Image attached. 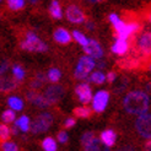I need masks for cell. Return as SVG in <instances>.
I'll list each match as a JSON object with an SVG mask.
<instances>
[{
  "mask_svg": "<svg viewBox=\"0 0 151 151\" xmlns=\"http://www.w3.org/2000/svg\"><path fill=\"white\" fill-rule=\"evenodd\" d=\"M43 84L44 82L42 81V80H40V79H37V78H35L31 82H29V86H31L33 90H38V88H41L42 86H43Z\"/></svg>",
  "mask_w": 151,
  "mask_h": 151,
  "instance_id": "cell-35",
  "label": "cell"
},
{
  "mask_svg": "<svg viewBox=\"0 0 151 151\" xmlns=\"http://www.w3.org/2000/svg\"><path fill=\"white\" fill-rule=\"evenodd\" d=\"M27 1H28V3H31V4H37V3L40 1V0H27Z\"/></svg>",
  "mask_w": 151,
  "mask_h": 151,
  "instance_id": "cell-43",
  "label": "cell"
},
{
  "mask_svg": "<svg viewBox=\"0 0 151 151\" xmlns=\"http://www.w3.org/2000/svg\"><path fill=\"white\" fill-rule=\"evenodd\" d=\"M116 139H117V134H116L114 130H112V129H107V130L101 133V141L107 147H112L113 145H114Z\"/></svg>",
  "mask_w": 151,
  "mask_h": 151,
  "instance_id": "cell-16",
  "label": "cell"
},
{
  "mask_svg": "<svg viewBox=\"0 0 151 151\" xmlns=\"http://www.w3.org/2000/svg\"><path fill=\"white\" fill-rule=\"evenodd\" d=\"M128 49H129V43L127 42V40L118 38L117 37V41L112 46V52L118 55H124V54H127Z\"/></svg>",
  "mask_w": 151,
  "mask_h": 151,
  "instance_id": "cell-14",
  "label": "cell"
},
{
  "mask_svg": "<svg viewBox=\"0 0 151 151\" xmlns=\"http://www.w3.org/2000/svg\"><path fill=\"white\" fill-rule=\"evenodd\" d=\"M7 103H9V106L14 111H21L22 108H24V101H22L21 99H19V97H16V96L9 97Z\"/></svg>",
  "mask_w": 151,
  "mask_h": 151,
  "instance_id": "cell-21",
  "label": "cell"
},
{
  "mask_svg": "<svg viewBox=\"0 0 151 151\" xmlns=\"http://www.w3.org/2000/svg\"><path fill=\"white\" fill-rule=\"evenodd\" d=\"M49 14L52 17H54L57 20L63 17V11H62V7H60V4L58 0H53L52 1L50 6H49Z\"/></svg>",
  "mask_w": 151,
  "mask_h": 151,
  "instance_id": "cell-18",
  "label": "cell"
},
{
  "mask_svg": "<svg viewBox=\"0 0 151 151\" xmlns=\"http://www.w3.org/2000/svg\"><path fill=\"white\" fill-rule=\"evenodd\" d=\"M54 40L55 42L60 43V44H68L70 41H71V35L66 31L65 28H57L54 31Z\"/></svg>",
  "mask_w": 151,
  "mask_h": 151,
  "instance_id": "cell-15",
  "label": "cell"
},
{
  "mask_svg": "<svg viewBox=\"0 0 151 151\" xmlns=\"http://www.w3.org/2000/svg\"><path fill=\"white\" fill-rule=\"evenodd\" d=\"M12 74H14V78L15 79L21 81V80H24L26 73H25V69L21 65H14L12 66Z\"/></svg>",
  "mask_w": 151,
  "mask_h": 151,
  "instance_id": "cell-26",
  "label": "cell"
},
{
  "mask_svg": "<svg viewBox=\"0 0 151 151\" xmlns=\"http://www.w3.org/2000/svg\"><path fill=\"white\" fill-rule=\"evenodd\" d=\"M86 28H87V29H93V28H95L93 22H91V21H87V22H86Z\"/></svg>",
  "mask_w": 151,
  "mask_h": 151,
  "instance_id": "cell-40",
  "label": "cell"
},
{
  "mask_svg": "<svg viewBox=\"0 0 151 151\" xmlns=\"http://www.w3.org/2000/svg\"><path fill=\"white\" fill-rule=\"evenodd\" d=\"M84 52L87 55L92 57L93 59H101L103 55L102 47L100 46V43L95 40H88L87 44L84 46Z\"/></svg>",
  "mask_w": 151,
  "mask_h": 151,
  "instance_id": "cell-9",
  "label": "cell"
},
{
  "mask_svg": "<svg viewBox=\"0 0 151 151\" xmlns=\"http://www.w3.org/2000/svg\"><path fill=\"white\" fill-rule=\"evenodd\" d=\"M95 138V134L93 133H91V132H86L84 135L81 137V144H82V146H87L90 142L92 141V139Z\"/></svg>",
  "mask_w": 151,
  "mask_h": 151,
  "instance_id": "cell-32",
  "label": "cell"
},
{
  "mask_svg": "<svg viewBox=\"0 0 151 151\" xmlns=\"http://www.w3.org/2000/svg\"><path fill=\"white\" fill-rule=\"evenodd\" d=\"M138 48L145 55H151V32L142 33L138 38Z\"/></svg>",
  "mask_w": 151,
  "mask_h": 151,
  "instance_id": "cell-11",
  "label": "cell"
},
{
  "mask_svg": "<svg viewBox=\"0 0 151 151\" xmlns=\"http://www.w3.org/2000/svg\"><path fill=\"white\" fill-rule=\"evenodd\" d=\"M120 150H134V147L133 146H124V147H122Z\"/></svg>",
  "mask_w": 151,
  "mask_h": 151,
  "instance_id": "cell-42",
  "label": "cell"
},
{
  "mask_svg": "<svg viewBox=\"0 0 151 151\" xmlns=\"http://www.w3.org/2000/svg\"><path fill=\"white\" fill-rule=\"evenodd\" d=\"M15 112L12 111V108L11 109H6V111H4L3 112V114H1V118H3V120L5 123H11V122H14L15 120Z\"/></svg>",
  "mask_w": 151,
  "mask_h": 151,
  "instance_id": "cell-29",
  "label": "cell"
},
{
  "mask_svg": "<svg viewBox=\"0 0 151 151\" xmlns=\"http://www.w3.org/2000/svg\"><path fill=\"white\" fill-rule=\"evenodd\" d=\"M75 93L78 95L81 103H88L92 99V90L88 84H80L75 87Z\"/></svg>",
  "mask_w": 151,
  "mask_h": 151,
  "instance_id": "cell-10",
  "label": "cell"
},
{
  "mask_svg": "<svg viewBox=\"0 0 151 151\" xmlns=\"http://www.w3.org/2000/svg\"><path fill=\"white\" fill-rule=\"evenodd\" d=\"M135 128L142 138L151 139V114H140L135 122Z\"/></svg>",
  "mask_w": 151,
  "mask_h": 151,
  "instance_id": "cell-5",
  "label": "cell"
},
{
  "mask_svg": "<svg viewBox=\"0 0 151 151\" xmlns=\"http://www.w3.org/2000/svg\"><path fill=\"white\" fill-rule=\"evenodd\" d=\"M127 86H128V79H127V78H123V79H122V82H120V84L114 88V91H116L117 93L123 92L124 90L127 88Z\"/></svg>",
  "mask_w": 151,
  "mask_h": 151,
  "instance_id": "cell-34",
  "label": "cell"
},
{
  "mask_svg": "<svg viewBox=\"0 0 151 151\" xmlns=\"http://www.w3.org/2000/svg\"><path fill=\"white\" fill-rule=\"evenodd\" d=\"M118 64L120 68H123V69H135V68L139 66V60L134 59V58H125V59L120 60Z\"/></svg>",
  "mask_w": 151,
  "mask_h": 151,
  "instance_id": "cell-19",
  "label": "cell"
},
{
  "mask_svg": "<svg viewBox=\"0 0 151 151\" xmlns=\"http://www.w3.org/2000/svg\"><path fill=\"white\" fill-rule=\"evenodd\" d=\"M42 147L46 151H55L57 150V142L53 138L48 137L42 141Z\"/></svg>",
  "mask_w": 151,
  "mask_h": 151,
  "instance_id": "cell-23",
  "label": "cell"
},
{
  "mask_svg": "<svg viewBox=\"0 0 151 151\" xmlns=\"http://www.w3.org/2000/svg\"><path fill=\"white\" fill-rule=\"evenodd\" d=\"M20 84V81L16 79H12L10 76H5L4 74H0V91L7 92V91H12L15 90Z\"/></svg>",
  "mask_w": 151,
  "mask_h": 151,
  "instance_id": "cell-12",
  "label": "cell"
},
{
  "mask_svg": "<svg viewBox=\"0 0 151 151\" xmlns=\"http://www.w3.org/2000/svg\"><path fill=\"white\" fill-rule=\"evenodd\" d=\"M66 19L73 24H82L85 22V14L79 6L69 5L66 9Z\"/></svg>",
  "mask_w": 151,
  "mask_h": 151,
  "instance_id": "cell-8",
  "label": "cell"
},
{
  "mask_svg": "<svg viewBox=\"0 0 151 151\" xmlns=\"http://www.w3.org/2000/svg\"><path fill=\"white\" fill-rule=\"evenodd\" d=\"M104 66V63H99V68H103Z\"/></svg>",
  "mask_w": 151,
  "mask_h": 151,
  "instance_id": "cell-45",
  "label": "cell"
},
{
  "mask_svg": "<svg viewBox=\"0 0 151 151\" xmlns=\"http://www.w3.org/2000/svg\"><path fill=\"white\" fill-rule=\"evenodd\" d=\"M75 123H76V120H75L74 118H71V117H69V118H66V119H65L64 127H65V128H71V127L75 125Z\"/></svg>",
  "mask_w": 151,
  "mask_h": 151,
  "instance_id": "cell-38",
  "label": "cell"
},
{
  "mask_svg": "<svg viewBox=\"0 0 151 151\" xmlns=\"http://www.w3.org/2000/svg\"><path fill=\"white\" fill-rule=\"evenodd\" d=\"M57 138H58V141L60 142V144H65V142H68V139H69L66 132H59Z\"/></svg>",
  "mask_w": 151,
  "mask_h": 151,
  "instance_id": "cell-36",
  "label": "cell"
},
{
  "mask_svg": "<svg viewBox=\"0 0 151 151\" xmlns=\"http://www.w3.org/2000/svg\"><path fill=\"white\" fill-rule=\"evenodd\" d=\"M60 78H62V73H60L59 69H57V68H52V69H49V71H48V80L49 81L58 82Z\"/></svg>",
  "mask_w": 151,
  "mask_h": 151,
  "instance_id": "cell-27",
  "label": "cell"
},
{
  "mask_svg": "<svg viewBox=\"0 0 151 151\" xmlns=\"http://www.w3.org/2000/svg\"><path fill=\"white\" fill-rule=\"evenodd\" d=\"M124 109L130 114H144L150 107L149 96L142 91H130L123 100Z\"/></svg>",
  "mask_w": 151,
  "mask_h": 151,
  "instance_id": "cell-1",
  "label": "cell"
},
{
  "mask_svg": "<svg viewBox=\"0 0 151 151\" xmlns=\"http://www.w3.org/2000/svg\"><path fill=\"white\" fill-rule=\"evenodd\" d=\"M11 135V129L6 124H0V140H7Z\"/></svg>",
  "mask_w": 151,
  "mask_h": 151,
  "instance_id": "cell-28",
  "label": "cell"
},
{
  "mask_svg": "<svg viewBox=\"0 0 151 151\" xmlns=\"http://www.w3.org/2000/svg\"><path fill=\"white\" fill-rule=\"evenodd\" d=\"M116 78H117V74L114 71H109L108 75H107V78H106V80H107L108 82H113L116 80Z\"/></svg>",
  "mask_w": 151,
  "mask_h": 151,
  "instance_id": "cell-39",
  "label": "cell"
},
{
  "mask_svg": "<svg viewBox=\"0 0 151 151\" xmlns=\"http://www.w3.org/2000/svg\"><path fill=\"white\" fill-rule=\"evenodd\" d=\"M52 124H53V116L50 113L44 112L36 117L32 124L29 125V130L33 134H41V133L47 132Z\"/></svg>",
  "mask_w": 151,
  "mask_h": 151,
  "instance_id": "cell-4",
  "label": "cell"
},
{
  "mask_svg": "<svg viewBox=\"0 0 151 151\" xmlns=\"http://www.w3.org/2000/svg\"><path fill=\"white\" fill-rule=\"evenodd\" d=\"M95 66H96V63H95L92 57H90V55L81 57L79 63H78L76 69H75V71H74V76L76 79H79V80L88 79V74Z\"/></svg>",
  "mask_w": 151,
  "mask_h": 151,
  "instance_id": "cell-3",
  "label": "cell"
},
{
  "mask_svg": "<svg viewBox=\"0 0 151 151\" xmlns=\"http://www.w3.org/2000/svg\"><path fill=\"white\" fill-rule=\"evenodd\" d=\"M87 1H90V3H100V1H102V0H87Z\"/></svg>",
  "mask_w": 151,
  "mask_h": 151,
  "instance_id": "cell-44",
  "label": "cell"
},
{
  "mask_svg": "<svg viewBox=\"0 0 151 151\" xmlns=\"http://www.w3.org/2000/svg\"><path fill=\"white\" fill-rule=\"evenodd\" d=\"M26 97L31 103L38 106V107H41V108H47L49 106V102L46 100V97H44L43 95L37 93L36 91H33V90L32 91H29V92H27Z\"/></svg>",
  "mask_w": 151,
  "mask_h": 151,
  "instance_id": "cell-13",
  "label": "cell"
},
{
  "mask_svg": "<svg viewBox=\"0 0 151 151\" xmlns=\"http://www.w3.org/2000/svg\"><path fill=\"white\" fill-rule=\"evenodd\" d=\"M9 62H6V60H3V63L0 64V74H5L7 71V69H9Z\"/></svg>",
  "mask_w": 151,
  "mask_h": 151,
  "instance_id": "cell-37",
  "label": "cell"
},
{
  "mask_svg": "<svg viewBox=\"0 0 151 151\" xmlns=\"http://www.w3.org/2000/svg\"><path fill=\"white\" fill-rule=\"evenodd\" d=\"M1 150L4 151H17L19 147L15 142H11V141H5L1 144Z\"/></svg>",
  "mask_w": 151,
  "mask_h": 151,
  "instance_id": "cell-33",
  "label": "cell"
},
{
  "mask_svg": "<svg viewBox=\"0 0 151 151\" xmlns=\"http://www.w3.org/2000/svg\"><path fill=\"white\" fill-rule=\"evenodd\" d=\"M74 114L79 118H90L92 114V111L88 107H76L74 109Z\"/></svg>",
  "mask_w": 151,
  "mask_h": 151,
  "instance_id": "cell-22",
  "label": "cell"
},
{
  "mask_svg": "<svg viewBox=\"0 0 151 151\" xmlns=\"http://www.w3.org/2000/svg\"><path fill=\"white\" fill-rule=\"evenodd\" d=\"M109 100V92L107 91H99L95 97H93V101H92V108L95 112L97 113H101L106 109L107 107V103Z\"/></svg>",
  "mask_w": 151,
  "mask_h": 151,
  "instance_id": "cell-7",
  "label": "cell"
},
{
  "mask_svg": "<svg viewBox=\"0 0 151 151\" xmlns=\"http://www.w3.org/2000/svg\"><path fill=\"white\" fill-rule=\"evenodd\" d=\"M43 96L46 97V100L49 102V104L57 103L64 96V87L60 85H52L46 90Z\"/></svg>",
  "mask_w": 151,
  "mask_h": 151,
  "instance_id": "cell-6",
  "label": "cell"
},
{
  "mask_svg": "<svg viewBox=\"0 0 151 151\" xmlns=\"http://www.w3.org/2000/svg\"><path fill=\"white\" fill-rule=\"evenodd\" d=\"M20 47L24 49V50H27V52H38V53H42V52H47L48 50V46L43 41H41L37 35L32 31H28L26 33V40L22 41Z\"/></svg>",
  "mask_w": 151,
  "mask_h": 151,
  "instance_id": "cell-2",
  "label": "cell"
},
{
  "mask_svg": "<svg viewBox=\"0 0 151 151\" xmlns=\"http://www.w3.org/2000/svg\"><path fill=\"white\" fill-rule=\"evenodd\" d=\"M145 150H146V151H151V139H149V141H146Z\"/></svg>",
  "mask_w": 151,
  "mask_h": 151,
  "instance_id": "cell-41",
  "label": "cell"
},
{
  "mask_svg": "<svg viewBox=\"0 0 151 151\" xmlns=\"http://www.w3.org/2000/svg\"><path fill=\"white\" fill-rule=\"evenodd\" d=\"M87 81H92L97 85H101L106 81V76H104V74L101 73V71H95V73L91 74V76L88 78Z\"/></svg>",
  "mask_w": 151,
  "mask_h": 151,
  "instance_id": "cell-24",
  "label": "cell"
},
{
  "mask_svg": "<svg viewBox=\"0 0 151 151\" xmlns=\"http://www.w3.org/2000/svg\"><path fill=\"white\" fill-rule=\"evenodd\" d=\"M73 37L78 41V43H79V44H81L82 47L86 46L87 42H88V40L85 37V35H82L80 31H74V32H73Z\"/></svg>",
  "mask_w": 151,
  "mask_h": 151,
  "instance_id": "cell-31",
  "label": "cell"
},
{
  "mask_svg": "<svg viewBox=\"0 0 151 151\" xmlns=\"http://www.w3.org/2000/svg\"><path fill=\"white\" fill-rule=\"evenodd\" d=\"M139 24H137V22H132V24H125V26L123 27V29L122 31H119L118 33H117V37L118 38H124V40H127L128 37H129L130 35H133L134 32H137L138 29H139Z\"/></svg>",
  "mask_w": 151,
  "mask_h": 151,
  "instance_id": "cell-17",
  "label": "cell"
},
{
  "mask_svg": "<svg viewBox=\"0 0 151 151\" xmlns=\"http://www.w3.org/2000/svg\"><path fill=\"white\" fill-rule=\"evenodd\" d=\"M150 22H151V15H150Z\"/></svg>",
  "mask_w": 151,
  "mask_h": 151,
  "instance_id": "cell-46",
  "label": "cell"
},
{
  "mask_svg": "<svg viewBox=\"0 0 151 151\" xmlns=\"http://www.w3.org/2000/svg\"><path fill=\"white\" fill-rule=\"evenodd\" d=\"M7 1V6H9L10 10L17 11L25 7V0H6Z\"/></svg>",
  "mask_w": 151,
  "mask_h": 151,
  "instance_id": "cell-25",
  "label": "cell"
},
{
  "mask_svg": "<svg viewBox=\"0 0 151 151\" xmlns=\"http://www.w3.org/2000/svg\"><path fill=\"white\" fill-rule=\"evenodd\" d=\"M14 122H15V124L19 127L20 130H22V132H28L29 130V125H31V124H29V118L27 116H22L19 119L14 120Z\"/></svg>",
  "mask_w": 151,
  "mask_h": 151,
  "instance_id": "cell-20",
  "label": "cell"
},
{
  "mask_svg": "<svg viewBox=\"0 0 151 151\" xmlns=\"http://www.w3.org/2000/svg\"><path fill=\"white\" fill-rule=\"evenodd\" d=\"M84 149H85L86 151H99V150H101V141H100L99 139L93 138L92 141L90 142L87 146H85Z\"/></svg>",
  "mask_w": 151,
  "mask_h": 151,
  "instance_id": "cell-30",
  "label": "cell"
},
{
  "mask_svg": "<svg viewBox=\"0 0 151 151\" xmlns=\"http://www.w3.org/2000/svg\"><path fill=\"white\" fill-rule=\"evenodd\" d=\"M150 70H151V66H150Z\"/></svg>",
  "mask_w": 151,
  "mask_h": 151,
  "instance_id": "cell-47",
  "label": "cell"
}]
</instances>
